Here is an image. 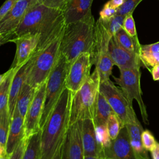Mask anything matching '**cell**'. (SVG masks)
<instances>
[{"mask_svg":"<svg viewBox=\"0 0 159 159\" xmlns=\"http://www.w3.org/2000/svg\"><path fill=\"white\" fill-rule=\"evenodd\" d=\"M65 25L63 11L47 7L40 2L28 10L19 25L11 34L9 40L25 34H38L40 39L35 52L42 50L60 34Z\"/></svg>","mask_w":159,"mask_h":159,"instance_id":"cell-1","label":"cell"},{"mask_svg":"<svg viewBox=\"0 0 159 159\" xmlns=\"http://www.w3.org/2000/svg\"><path fill=\"white\" fill-rule=\"evenodd\" d=\"M71 99V93L66 88L41 129L40 159H52L61 148L69 127Z\"/></svg>","mask_w":159,"mask_h":159,"instance_id":"cell-2","label":"cell"},{"mask_svg":"<svg viewBox=\"0 0 159 159\" xmlns=\"http://www.w3.org/2000/svg\"><path fill=\"white\" fill-rule=\"evenodd\" d=\"M95 23L93 16L66 24L61 40L60 52L70 63L82 53L91 54Z\"/></svg>","mask_w":159,"mask_h":159,"instance_id":"cell-3","label":"cell"},{"mask_svg":"<svg viewBox=\"0 0 159 159\" xmlns=\"http://www.w3.org/2000/svg\"><path fill=\"white\" fill-rule=\"evenodd\" d=\"M63 31L42 50L34 52L29 59L25 82L33 88L37 89L46 82L54 68L60 53Z\"/></svg>","mask_w":159,"mask_h":159,"instance_id":"cell-4","label":"cell"},{"mask_svg":"<svg viewBox=\"0 0 159 159\" xmlns=\"http://www.w3.org/2000/svg\"><path fill=\"white\" fill-rule=\"evenodd\" d=\"M99 84V76L94 70L80 89L75 93H71L69 125L86 119L93 120Z\"/></svg>","mask_w":159,"mask_h":159,"instance_id":"cell-5","label":"cell"},{"mask_svg":"<svg viewBox=\"0 0 159 159\" xmlns=\"http://www.w3.org/2000/svg\"><path fill=\"white\" fill-rule=\"evenodd\" d=\"M70 65L65 56L60 52L58 60L47 80L44 106L39 123L40 129L66 89V78Z\"/></svg>","mask_w":159,"mask_h":159,"instance_id":"cell-6","label":"cell"},{"mask_svg":"<svg viewBox=\"0 0 159 159\" xmlns=\"http://www.w3.org/2000/svg\"><path fill=\"white\" fill-rule=\"evenodd\" d=\"M112 37L99 18L95 23L91 58L93 64L95 65L94 70L99 76L100 82L109 80L112 73L114 64L109 52V43Z\"/></svg>","mask_w":159,"mask_h":159,"instance_id":"cell-7","label":"cell"},{"mask_svg":"<svg viewBox=\"0 0 159 159\" xmlns=\"http://www.w3.org/2000/svg\"><path fill=\"white\" fill-rule=\"evenodd\" d=\"M99 91L106 98L123 126L138 119L133 106L130 104L123 91L116 86L110 79L100 82Z\"/></svg>","mask_w":159,"mask_h":159,"instance_id":"cell-8","label":"cell"},{"mask_svg":"<svg viewBox=\"0 0 159 159\" xmlns=\"http://www.w3.org/2000/svg\"><path fill=\"white\" fill-rule=\"evenodd\" d=\"M119 77H114L116 83L120 87L121 90L131 106H132L134 99L137 102L142 120L145 124H148V119L147 109L142 98L140 88L141 72L140 68L119 69Z\"/></svg>","mask_w":159,"mask_h":159,"instance_id":"cell-9","label":"cell"},{"mask_svg":"<svg viewBox=\"0 0 159 159\" xmlns=\"http://www.w3.org/2000/svg\"><path fill=\"white\" fill-rule=\"evenodd\" d=\"M91 54L82 53L70 65L66 78V88L72 94L77 92L91 75L93 65Z\"/></svg>","mask_w":159,"mask_h":159,"instance_id":"cell-10","label":"cell"},{"mask_svg":"<svg viewBox=\"0 0 159 159\" xmlns=\"http://www.w3.org/2000/svg\"><path fill=\"white\" fill-rule=\"evenodd\" d=\"M40 2V0H19L0 20V35L3 36L7 42H9L11 34L19 25L28 10Z\"/></svg>","mask_w":159,"mask_h":159,"instance_id":"cell-11","label":"cell"},{"mask_svg":"<svg viewBox=\"0 0 159 159\" xmlns=\"http://www.w3.org/2000/svg\"><path fill=\"white\" fill-rule=\"evenodd\" d=\"M47 81L39 86L35 91L34 99L25 117V137H29L39 132V123L42 114L46 90Z\"/></svg>","mask_w":159,"mask_h":159,"instance_id":"cell-12","label":"cell"},{"mask_svg":"<svg viewBox=\"0 0 159 159\" xmlns=\"http://www.w3.org/2000/svg\"><path fill=\"white\" fill-rule=\"evenodd\" d=\"M61 159H84L81 120L69 125L61 150Z\"/></svg>","mask_w":159,"mask_h":159,"instance_id":"cell-13","label":"cell"},{"mask_svg":"<svg viewBox=\"0 0 159 159\" xmlns=\"http://www.w3.org/2000/svg\"><path fill=\"white\" fill-rule=\"evenodd\" d=\"M39 39L38 34H25L9 40L16 45V54L11 68L20 67L30 58L35 51Z\"/></svg>","mask_w":159,"mask_h":159,"instance_id":"cell-14","label":"cell"},{"mask_svg":"<svg viewBox=\"0 0 159 159\" xmlns=\"http://www.w3.org/2000/svg\"><path fill=\"white\" fill-rule=\"evenodd\" d=\"M109 52L114 65H116L119 69L140 68L142 62L139 55L121 47L114 35L109 43Z\"/></svg>","mask_w":159,"mask_h":159,"instance_id":"cell-15","label":"cell"},{"mask_svg":"<svg viewBox=\"0 0 159 159\" xmlns=\"http://www.w3.org/2000/svg\"><path fill=\"white\" fill-rule=\"evenodd\" d=\"M104 152L107 158L136 159L125 125L121 129L117 137L112 140L110 147L106 148Z\"/></svg>","mask_w":159,"mask_h":159,"instance_id":"cell-16","label":"cell"},{"mask_svg":"<svg viewBox=\"0 0 159 159\" xmlns=\"http://www.w3.org/2000/svg\"><path fill=\"white\" fill-rule=\"evenodd\" d=\"M25 119L15 108L10 121L9 133L6 143V152L10 155L25 137Z\"/></svg>","mask_w":159,"mask_h":159,"instance_id":"cell-17","label":"cell"},{"mask_svg":"<svg viewBox=\"0 0 159 159\" xmlns=\"http://www.w3.org/2000/svg\"><path fill=\"white\" fill-rule=\"evenodd\" d=\"M93 2V0H69L63 11L66 24L93 16L91 12Z\"/></svg>","mask_w":159,"mask_h":159,"instance_id":"cell-18","label":"cell"},{"mask_svg":"<svg viewBox=\"0 0 159 159\" xmlns=\"http://www.w3.org/2000/svg\"><path fill=\"white\" fill-rule=\"evenodd\" d=\"M81 135L84 156L98 158L99 149L93 119H86L81 120Z\"/></svg>","mask_w":159,"mask_h":159,"instance_id":"cell-19","label":"cell"},{"mask_svg":"<svg viewBox=\"0 0 159 159\" xmlns=\"http://www.w3.org/2000/svg\"><path fill=\"white\" fill-rule=\"evenodd\" d=\"M29 65V60L18 69V70L14 75L12 81L11 82L7 102L10 120L12 117L16 107L19 94L22 89L24 83L25 82L28 72Z\"/></svg>","mask_w":159,"mask_h":159,"instance_id":"cell-20","label":"cell"},{"mask_svg":"<svg viewBox=\"0 0 159 159\" xmlns=\"http://www.w3.org/2000/svg\"><path fill=\"white\" fill-rule=\"evenodd\" d=\"M125 126L128 130L130 145L136 159H150L147 150L142 145L141 135L144 129L140 122L137 119L133 122L127 124Z\"/></svg>","mask_w":159,"mask_h":159,"instance_id":"cell-21","label":"cell"},{"mask_svg":"<svg viewBox=\"0 0 159 159\" xmlns=\"http://www.w3.org/2000/svg\"><path fill=\"white\" fill-rule=\"evenodd\" d=\"M139 56L142 63L150 71V68L159 64V42L141 45Z\"/></svg>","mask_w":159,"mask_h":159,"instance_id":"cell-22","label":"cell"},{"mask_svg":"<svg viewBox=\"0 0 159 159\" xmlns=\"http://www.w3.org/2000/svg\"><path fill=\"white\" fill-rule=\"evenodd\" d=\"M36 89L25 82L17 97L16 107L24 119L27 110L34 99Z\"/></svg>","mask_w":159,"mask_h":159,"instance_id":"cell-23","label":"cell"},{"mask_svg":"<svg viewBox=\"0 0 159 159\" xmlns=\"http://www.w3.org/2000/svg\"><path fill=\"white\" fill-rule=\"evenodd\" d=\"M113 110L103 94L99 92L93 121L95 126L106 125L107 120Z\"/></svg>","mask_w":159,"mask_h":159,"instance_id":"cell-24","label":"cell"},{"mask_svg":"<svg viewBox=\"0 0 159 159\" xmlns=\"http://www.w3.org/2000/svg\"><path fill=\"white\" fill-rule=\"evenodd\" d=\"M118 44L125 50L140 55L141 44L138 37H132L127 34L124 29L121 28L114 35Z\"/></svg>","mask_w":159,"mask_h":159,"instance_id":"cell-25","label":"cell"},{"mask_svg":"<svg viewBox=\"0 0 159 159\" xmlns=\"http://www.w3.org/2000/svg\"><path fill=\"white\" fill-rule=\"evenodd\" d=\"M8 106L0 111V156L7 153L6 143L10 125Z\"/></svg>","mask_w":159,"mask_h":159,"instance_id":"cell-26","label":"cell"},{"mask_svg":"<svg viewBox=\"0 0 159 159\" xmlns=\"http://www.w3.org/2000/svg\"><path fill=\"white\" fill-rule=\"evenodd\" d=\"M41 129L27 138L22 159H40Z\"/></svg>","mask_w":159,"mask_h":159,"instance_id":"cell-27","label":"cell"},{"mask_svg":"<svg viewBox=\"0 0 159 159\" xmlns=\"http://www.w3.org/2000/svg\"><path fill=\"white\" fill-rule=\"evenodd\" d=\"M96 136L99 149L98 158L106 157L104 155V150L110 147L112 140L109 134L106 125H101L95 126Z\"/></svg>","mask_w":159,"mask_h":159,"instance_id":"cell-28","label":"cell"},{"mask_svg":"<svg viewBox=\"0 0 159 159\" xmlns=\"http://www.w3.org/2000/svg\"><path fill=\"white\" fill-rule=\"evenodd\" d=\"M20 67L10 68L11 71L9 74L4 80V81L0 84V111L7 106L11 82L14 75Z\"/></svg>","mask_w":159,"mask_h":159,"instance_id":"cell-29","label":"cell"},{"mask_svg":"<svg viewBox=\"0 0 159 159\" xmlns=\"http://www.w3.org/2000/svg\"><path fill=\"white\" fill-rule=\"evenodd\" d=\"M125 17V16L116 14L108 19H102L101 18L99 19L103 25L106 27L111 36H113L121 28L123 27Z\"/></svg>","mask_w":159,"mask_h":159,"instance_id":"cell-30","label":"cell"},{"mask_svg":"<svg viewBox=\"0 0 159 159\" xmlns=\"http://www.w3.org/2000/svg\"><path fill=\"white\" fill-rule=\"evenodd\" d=\"M106 126L112 140L117 137L121 129L124 127L121 120L114 112L109 116L106 122Z\"/></svg>","mask_w":159,"mask_h":159,"instance_id":"cell-31","label":"cell"},{"mask_svg":"<svg viewBox=\"0 0 159 159\" xmlns=\"http://www.w3.org/2000/svg\"><path fill=\"white\" fill-rule=\"evenodd\" d=\"M142 0H124L122 5L117 9L116 14L127 16L133 14L135 9Z\"/></svg>","mask_w":159,"mask_h":159,"instance_id":"cell-32","label":"cell"},{"mask_svg":"<svg viewBox=\"0 0 159 159\" xmlns=\"http://www.w3.org/2000/svg\"><path fill=\"white\" fill-rule=\"evenodd\" d=\"M142 142L143 147L147 151L152 152L155 147L157 141L148 130H143L141 135Z\"/></svg>","mask_w":159,"mask_h":159,"instance_id":"cell-33","label":"cell"},{"mask_svg":"<svg viewBox=\"0 0 159 159\" xmlns=\"http://www.w3.org/2000/svg\"><path fill=\"white\" fill-rule=\"evenodd\" d=\"M123 28L124 29L125 32L127 34H129L130 36H132V37L137 36L135 21L133 18L132 14H129L125 16V17L124 21Z\"/></svg>","mask_w":159,"mask_h":159,"instance_id":"cell-34","label":"cell"},{"mask_svg":"<svg viewBox=\"0 0 159 159\" xmlns=\"http://www.w3.org/2000/svg\"><path fill=\"white\" fill-rule=\"evenodd\" d=\"M40 2L51 8L64 11L69 0H40Z\"/></svg>","mask_w":159,"mask_h":159,"instance_id":"cell-35","label":"cell"},{"mask_svg":"<svg viewBox=\"0 0 159 159\" xmlns=\"http://www.w3.org/2000/svg\"><path fill=\"white\" fill-rule=\"evenodd\" d=\"M27 143V138L24 137L12 153V154L10 155L9 159H22Z\"/></svg>","mask_w":159,"mask_h":159,"instance_id":"cell-36","label":"cell"},{"mask_svg":"<svg viewBox=\"0 0 159 159\" xmlns=\"http://www.w3.org/2000/svg\"><path fill=\"white\" fill-rule=\"evenodd\" d=\"M116 12L117 9L112 7L106 2L99 12V18L102 19H108L116 15Z\"/></svg>","mask_w":159,"mask_h":159,"instance_id":"cell-37","label":"cell"},{"mask_svg":"<svg viewBox=\"0 0 159 159\" xmlns=\"http://www.w3.org/2000/svg\"><path fill=\"white\" fill-rule=\"evenodd\" d=\"M19 0H6L0 7V20L7 14Z\"/></svg>","mask_w":159,"mask_h":159,"instance_id":"cell-38","label":"cell"},{"mask_svg":"<svg viewBox=\"0 0 159 159\" xmlns=\"http://www.w3.org/2000/svg\"><path fill=\"white\" fill-rule=\"evenodd\" d=\"M153 80L155 81L159 80V64L154 66L150 70Z\"/></svg>","mask_w":159,"mask_h":159,"instance_id":"cell-39","label":"cell"},{"mask_svg":"<svg viewBox=\"0 0 159 159\" xmlns=\"http://www.w3.org/2000/svg\"><path fill=\"white\" fill-rule=\"evenodd\" d=\"M124 1V0H109L107 2L112 7L117 9L120 6L122 5Z\"/></svg>","mask_w":159,"mask_h":159,"instance_id":"cell-40","label":"cell"},{"mask_svg":"<svg viewBox=\"0 0 159 159\" xmlns=\"http://www.w3.org/2000/svg\"><path fill=\"white\" fill-rule=\"evenodd\" d=\"M152 159H159V143L157 142L155 147L150 152Z\"/></svg>","mask_w":159,"mask_h":159,"instance_id":"cell-41","label":"cell"},{"mask_svg":"<svg viewBox=\"0 0 159 159\" xmlns=\"http://www.w3.org/2000/svg\"><path fill=\"white\" fill-rule=\"evenodd\" d=\"M11 71V69H9V70H7L6 72H5L4 73L2 74H0V84L4 81V80L6 78V77L8 76V75L9 74Z\"/></svg>","mask_w":159,"mask_h":159,"instance_id":"cell-42","label":"cell"},{"mask_svg":"<svg viewBox=\"0 0 159 159\" xmlns=\"http://www.w3.org/2000/svg\"><path fill=\"white\" fill-rule=\"evenodd\" d=\"M61 148L55 155V156L52 159H61Z\"/></svg>","mask_w":159,"mask_h":159,"instance_id":"cell-43","label":"cell"},{"mask_svg":"<svg viewBox=\"0 0 159 159\" xmlns=\"http://www.w3.org/2000/svg\"><path fill=\"white\" fill-rule=\"evenodd\" d=\"M6 43H7V41H6V39L3 36L0 35V46H1L2 45H3Z\"/></svg>","mask_w":159,"mask_h":159,"instance_id":"cell-44","label":"cell"},{"mask_svg":"<svg viewBox=\"0 0 159 159\" xmlns=\"http://www.w3.org/2000/svg\"><path fill=\"white\" fill-rule=\"evenodd\" d=\"M9 157L10 155H9L7 153H6L0 156V159H9Z\"/></svg>","mask_w":159,"mask_h":159,"instance_id":"cell-45","label":"cell"},{"mask_svg":"<svg viewBox=\"0 0 159 159\" xmlns=\"http://www.w3.org/2000/svg\"><path fill=\"white\" fill-rule=\"evenodd\" d=\"M84 159H98V158L93 156H84Z\"/></svg>","mask_w":159,"mask_h":159,"instance_id":"cell-46","label":"cell"},{"mask_svg":"<svg viewBox=\"0 0 159 159\" xmlns=\"http://www.w3.org/2000/svg\"><path fill=\"white\" fill-rule=\"evenodd\" d=\"M98 159H107L106 157H100V158H98Z\"/></svg>","mask_w":159,"mask_h":159,"instance_id":"cell-47","label":"cell"},{"mask_svg":"<svg viewBox=\"0 0 159 159\" xmlns=\"http://www.w3.org/2000/svg\"><path fill=\"white\" fill-rule=\"evenodd\" d=\"M107 159H112V158H107Z\"/></svg>","mask_w":159,"mask_h":159,"instance_id":"cell-48","label":"cell"},{"mask_svg":"<svg viewBox=\"0 0 159 159\" xmlns=\"http://www.w3.org/2000/svg\"><path fill=\"white\" fill-rule=\"evenodd\" d=\"M158 1H159V0H158Z\"/></svg>","mask_w":159,"mask_h":159,"instance_id":"cell-49","label":"cell"}]
</instances>
